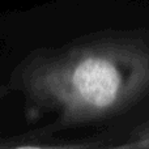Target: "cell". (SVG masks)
<instances>
[{"label": "cell", "mask_w": 149, "mask_h": 149, "mask_svg": "<svg viewBox=\"0 0 149 149\" xmlns=\"http://www.w3.org/2000/svg\"><path fill=\"white\" fill-rule=\"evenodd\" d=\"M149 76H124L114 62L88 58L77 64L71 76V88L77 101L94 109H107L123 95L145 86Z\"/></svg>", "instance_id": "cell-1"}]
</instances>
